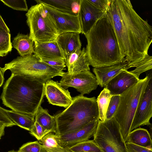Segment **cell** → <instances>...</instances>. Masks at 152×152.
Masks as SVG:
<instances>
[{
  "label": "cell",
  "instance_id": "cell-31",
  "mask_svg": "<svg viewBox=\"0 0 152 152\" xmlns=\"http://www.w3.org/2000/svg\"><path fill=\"white\" fill-rule=\"evenodd\" d=\"M16 152H42V145L38 140L28 142L22 145Z\"/></svg>",
  "mask_w": 152,
  "mask_h": 152
},
{
  "label": "cell",
  "instance_id": "cell-4",
  "mask_svg": "<svg viewBox=\"0 0 152 152\" xmlns=\"http://www.w3.org/2000/svg\"><path fill=\"white\" fill-rule=\"evenodd\" d=\"M72 102L65 110L54 115L55 133H68L83 127L94 120L99 119L96 99L80 94L72 98Z\"/></svg>",
  "mask_w": 152,
  "mask_h": 152
},
{
  "label": "cell",
  "instance_id": "cell-26",
  "mask_svg": "<svg viewBox=\"0 0 152 152\" xmlns=\"http://www.w3.org/2000/svg\"><path fill=\"white\" fill-rule=\"evenodd\" d=\"M112 96L110 91L104 87L96 99L99 110V118L102 121H105L106 112Z\"/></svg>",
  "mask_w": 152,
  "mask_h": 152
},
{
  "label": "cell",
  "instance_id": "cell-34",
  "mask_svg": "<svg viewBox=\"0 0 152 152\" xmlns=\"http://www.w3.org/2000/svg\"><path fill=\"white\" fill-rule=\"evenodd\" d=\"M111 0H89L97 8L106 13L107 11Z\"/></svg>",
  "mask_w": 152,
  "mask_h": 152
},
{
  "label": "cell",
  "instance_id": "cell-41",
  "mask_svg": "<svg viewBox=\"0 0 152 152\" xmlns=\"http://www.w3.org/2000/svg\"><path fill=\"white\" fill-rule=\"evenodd\" d=\"M1 137H2V136L1 135H0V139H1Z\"/></svg>",
  "mask_w": 152,
  "mask_h": 152
},
{
  "label": "cell",
  "instance_id": "cell-38",
  "mask_svg": "<svg viewBox=\"0 0 152 152\" xmlns=\"http://www.w3.org/2000/svg\"><path fill=\"white\" fill-rule=\"evenodd\" d=\"M42 152H71L68 148H63L57 149H51L47 148L42 145Z\"/></svg>",
  "mask_w": 152,
  "mask_h": 152
},
{
  "label": "cell",
  "instance_id": "cell-21",
  "mask_svg": "<svg viewBox=\"0 0 152 152\" xmlns=\"http://www.w3.org/2000/svg\"><path fill=\"white\" fill-rule=\"evenodd\" d=\"M13 46L20 56L31 55L34 52V42L28 34L18 33L14 38Z\"/></svg>",
  "mask_w": 152,
  "mask_h": 152
},
{
  "label": "cell",
  "instance_id": "cell-24",
  "mask_svg": "<svg viewBox=\"0 0 152 152\" xmlns=\"http://www.w3.org/2000/svg\"><path fill=\"white\" fill-rule=\"evenodd\" d=\"M9 118L15 124L30 131L35 123V117L25 115L13 110L5 109Z\"/></svg>",
  "mask_w": 152,
  "mask_h": 152
},
{
  "label": "cell",
  "instance_id": "cell-9",
  "mask_svg": "<svg viewBox=\"0 0 152 152\" xmlns=\"http://www.w3.org/2000/svg\"><path fill=\"white\" fill-rule=\"evenodd\" d=\"M61 77L59 83L63 88H74L83 95L89 94L99 85L96 77L90 70L73 73L64 72Z\"/></svg>",
  "mask_w": 152,
  "mask_h": 152
},
{
  "label": "cell",
  "instance_id": "cell-8",
  "mask_svg": "<svg viewBox=\"0 0 152 152\" xmlns=\"http://www.w3.org/2000/svg\"><path fill=\"white\" fill-rule=\"evenodd\" d=\"M93 140L104 152H128L120 126L114 117L99 120Z\"/></svg>",
  "mask_w": 152,
  "mask_h": 152
},
{
  "label": "cell",
  "instance_id": "cell-6",
  "mask_svg": "<svg viewBox=\"0 0 152 152\" xmlns=\"http://www.w3.org/2000/svg\"><path fill=\"white\" fill-rule=\"evenodd\" d=\"M1 70L3 74L9 70L12 74H25L32 80L44 84L55 76H61L64 72L42 61L34 54L18 57L5 64Z\"/></svg>",
  "mask_w": 152,
  "mask_h": 152
},
{
  "label": "cell",
  "instance_id": "cell-22",
  "mask_svg": "<svg viewBox=\"0 0 152 152\" xmlns=\"http://www.w3.org/2000/svg\"><path fill=\"white\" fill-rule=\"evenodd\" d=\"M126 142L131 143L141 147L152 148V142L151 135L147 129L137 128L129 134Z\"/></svg>",
  "mask_w": 152,
  "mask_h": 152
},
{
  "label": "cell",
  "instance_id": "cell-3",
  "mask_svg": "<svg viewBox=\"0 0 152 152\" xmlns=\"http://www.w3.org/2000/svg\"><path fill=\"white\" fill-rule=\"evenodd\" d=\"M45 84L25 74H11L3 86L0 98L12 110L35 117L45 96Z\"/></svg>",
  "mask_w": 152,
  "mask_h": 152
},
{
  "label": "cell",
  "instance_id": "cell-37",
  "mask_svg": "<svg viewBox=\"0 0 152 152\" xmlns=\"http://www.w3.org/2000/svg\"><path fill=\"white\" fill-rule=\"evenodd\" d=\"M5 110V109L0 106V122L6 125L10 119Z\"/></svg>",
  "mask_w": 152,
  "mask_h": 152
},
{
  "label": "cell",
  "instance_id": "cell-17",
  "mask_svg": "<svg viewBox=\"0 0 152 152\" xmlns=\"http://www.w3.org/2000/svg\"><path fill=\"white\" fill-rule=\"evenodd\" d=\"M68 72L74 73L81 71L90 70L86 48L77 49L72 53L66 56L65 60Z\"/></svg>",
  "mask_w": 152,
  "mask_h": 152
},
{
  "label": "cell",
  "instance_id": "cell-39",
  "mask_svg": "<svg viewBox=\"0 0 152 152\" xmlns=\"http://www.w3.org/2000/svg\"><path fill=\"white\" fill-rule=\"evenodd\" d=\"M4 75L1 70V67H0V87L2 86L4 82Z\"/></svg>",
  "mask_w": 152,
  "mask_h": 152
},
{
  "label": "cell",
  "instance_id": "cell-15",
  "mask_svg": "<svg viewBox=\"0 0 152 152\" xmlns=\"http://www.w3.org/2000/svg\"><path fill=\"white\" fill-rule=\"evenodd\" d=\"M140 79L130 71L124 70L112 79L104 86L113 95H121L133 85L136 83Z\"/></svg>",
  "mask_w": 152,
  "mask_h": 152
},
{
  "label": "cell",
  "instance_id": "cell-35",
  "mask_svg": "<svg viewBox=\"0 0 152 152\" xmlns=\"http://www.w3.org/2000/svg\"><path fill=\"white\" fill-rule=\"evenodd\" d=\"M57 70L63 72L66 66L65 61L58 60H52L42 61Z\"/></svg>",
  "mask_w": 152,
  "mask_h": 152
},
{
  "label": "cell",
  "instance_id": "cell-10",
  "mask_svg": "<svg viewBox=\"0 0 152 152\" xmlns=\"http://www.w3.org/2000/svg\"><path fill=\"white\" fill-rule=\"evenodd\" d=\"M149 80L144 93L135 113L130 128V132L138 127L150 125L152 116V75L149 73Z\"/></svg>",
  "mask_w": 152,
  "mask_h": 152
},
{
  "label": "cell",
  "instance_id": "cell-16",
  "mask_svg": "<svg viewBox=\"0 0 152 152\" xmlns=\"http://www.w3.org/2000/svg\"><path fill=\"white\" fill-rule=\"evenodd\" d=\"M34 54L41 61L58 60L65 61L66 56L56 40L34 43Z\"/></svg>",
  "mask_w": 152,
  "mask_h": 152
},
{
  "label": "cell",
  "instance_id": "cell-20",
  "mask_svg": "<svg viewBox=\"0 0 152 152\" xmlns=\"http://www.w3.org/2000/svg\"><path fill=\"white\" fill-rule=\"evenodd\" d=\"M42 3L65 13L77 15L79 7V0H35Z\"/></svg>",
  "mask_w": 152,
  "mask_h": 152
},
{
  "label": "cell",
  "instance_id": "cell-7",
  "mask_svg": "<svg viewBox=\"0 0 152 152\" xmlns=\"http://www.w3.org/2000/svg\"><path fill=\"white\" fill-rule=\"evenodd\" d=\"M26 15L29 35L34 43L56 40L58 34L56 27L42 4L32 6Z\"/></svg>",
  "mask_w": 152,
  "mask_h": 152
},
{
  "label": "cell",
  "instance_id": "cell-1",
  "mask_svg": "<svg viewBox=\"0 0 152 152\" xmlns=\"http://www.w3.org/2000/svg\"><path fill=\"white\" fill-rule=\"evenodd\" d=\"M106 13L129 69L148 54L152 42V27L136 12L129 0H111Z\"/></svg>",
  "mask_w": 152,
  "mask_h": 152
},
{
  "label": "cell",
  "instance_id": "cell-12",
  "mask_svg": "<svg viewBox=\"0 0 152 152\" xmlns=\"http://www.w3.org/2000/svg\"><path fill=\"white\" fill-rule=\"evenodd\" d=\"M105 13L97 8L89 0H79L77 15L81 33L86 34Z\"/></svg>",
  "mask_w": 152,
  "mask_h": 152
},
{
  "label": "cell",
  "instance_id": "cell-36",
  "mask_svg": "<svg viewBox=\"0 0 152 152\" xmlns=\"http://www.w3.org/2000/svg\"><path fill=\"white\" fill-rule=\"evenodd\" d=\"M128 152H152V148L139 146L132 143L126 142Z\"/></svg>",
  "mask_w": 152,
  "mask_h": 152
},
{
  "label": "cell",
  "instance_id": "cell-25",
  "mask_svg": "<svg viewBox=\"0 0 152 152\" xmlns=\"http://www.w3.org/2000/svg\"><path fill=\"white\" fill-rule=\"evenodd\" d=\"M35 121L50 132L55 133V121L54 116L50 115L47 109L40 106L35 116Z\"/></svg>",
  "mask_w": 152,
  "mask_h": 152
},
{
  "label": "cell",
  "instance_id": "cell-27",
  "mask_svg": "<svg viewBox=\"0 0 152 152\" xmlns=\"http://www.w3.org/2000/svg\"><path fill=\"white\" fill-rule=\"evenodd\" d=\"M68 148L71 152H104L93 140L81 142Z\"/></svg>",
  "mask_w": 152,
  "mask_h": 152
},
{
  "label": "cell",
  "instance_id": "cell-11",
  "mask_svg": "<svg viewBox=\"0 0 152 152\" xmlns=\"http://www.w3.org/2000/svg\"><path fill=\"white\" fill-rule=\"evenodd\" d=\"M43 4L55 26L58 35L68 32L81 33L77 15H74L65 13Z\"/></svg>",
  "mask_w": 152,
  "mask_h": 152
},
{
  "label": "cell",
  "instance_id": "cell-42",
  "mask_svg": "<svg viewBox=\"0 0 152 152\" xmlns=\"http://www.w3.org/2000/svg\"></svg>",
  "mask_w": 152,
  "mask_h": 152
},
{
  "label": "cell",
  "instance_id": "cell-29",
  "mask_svg": "<svg viewBox=\"0 0 152 152\" xmlns=\"http://www.w3.org/2000/svg\"><path fill=\"white\" fill-rule=\"evenodd\" d=\"M136 68L130 72L136 74L139 77L142 73L152 68V57L147 55L145 58L140 62L132 65V67Z\"/></svg>",
  "mask_w": 152,
  "mask_h": 152
},
{
  "label": "cell",
  "instance_id": "cell-18",
  "mask_svg": "<svg viewBox=\"0 0 152 152\" xmlns=\"http://www.w3.org/2000/svg\"><path fill=\"white\" fill-rule=\"evenodd\" d=\"M126 61L111 66L95 67L93 71L96 75L98 85L103 87L121 72L129 69Z\"/></svg>",
  "mask_w": 152,
  "mask_h": 152
},
{
  "label": "cell",
  "instance_id": "cell-5",
  "mask_svg": "<svg viewBox=\"0 0 152 152\" xmlns=\"http://www.w3.org/2000/svg\"><path fill=\"white\" fill-rule=\"evenodd\" d=\"M149 80V74L140 79L120 95V101L113 117L119 124L124 141H126L132 121L139 102Z\"/></svg>",
  "mask_w": 152,
  "mask_h": 152
},
{
  "label": "cell",
  "instance_id": "cell-30",
  "mask_svg": "<svg viewBox=\"0 0 152 152\" xmlns=\"http://www.w3.org/2000/svg\"><path fill=\"white\" fill-rule=\"evenodd\" d=\"M120 99L119 95H114L111 96L106 112L105 120H109L113 117L119 105Z\"/></svg>",
  "mask_w": 152,
  "mask_h": 152
},
{
  "label": "cell",
  "instance_id": "cell-2",
  "mask_svg": "<svg viewBox=\"0 0 152 152\" xmlns=\"http://www.w3.org/2000/svg\"><path fill=\"white\" fill-rule=\"evenodd\" d=\"M90 65L94 68L111 66L126 61L120 51L112 23L106 13L84 35Z\"/></svg>",
  "mask_w": 152,
  "mask_h": 152
},
{
  "label": "cell",
  "instance_id": "cell-23",
  "mask_svg": "<svg viewBox=\"0 0 152 152\" xmlns=\"http://www.w3.org/2000/svg\"><path fill=\"white\" fill-rule=\"evenodd\" d=\"M12 48L10 30L0 15V56H6Z\"/></svg>",
  "mask_w": 152,
  "mask_h": 152
},
{
  "label": "cell",
  "instance_id": "cell-13",
  "mask_svg": "<svg viewBox=\"0 0 152 152\" xmlns=\"http://www.w3.org/2000/svg\"><path fill=\"white\" fill-rule=\"evenodd\" d=\"M44 93L49 103L66 108L72 99L68 89L62 87L59 83L50 80L45 84Z\"/></svg>",
  "mask_w": 152,
  "mask_h": 152
},
{
  "label": "cell",
  "instance_id": "cell-28",
  "mask_svg": "<svg viewBox=\"0 0 152 152\" xmlns=\"http://www.w3.org/2000/svg\"><path fill=\"white\" fill-rule=\"evenodd\" d=\"M39 142L45 147L51 149H57L63 147L61 145L59 135L52 132L47 134Z\"/></svg>",
  "mask_w": 152,
  "mask_h": 152
},
{
  "label": "cell",
  "instance_id": "cell-32",
  "mask_svg": "<svg viewBox=\"0 0 152 152\" xmlns=\"http://www.w3.org/2000/svg\"><path fill=\"white\" fill-rule=\"evenodd\" d=\"M1 1L6 5L15 10L24 11L28 10L26 1L25 0H1Z\"/></svg>",
  "mask_w": 152,
  "mask_h": 152
},
{
  "label": "cell",
  "instance_id": "cell-19",
  "mask_svg": "<svg viewBox=\"0 0 152 152\" xmlns=\"http://www.w3.org/2000/svg\"><path fill=\"white\" fill-rule=\"evenodd\" d=\"M80 34L68 32L58 35L56 41L66 56L77 49H81Z\"/></svg>",
  "mask_w": 152,
  "mask_h": 152
},
{
  "label": "cell",
  "instance_id": "cell-33",
  "mask_svg": "<svg viewBox=\"0 0 152 152\" xmlns=\"http://www.w3.org/2000/svg\"><path fill=\"white\" fill-rule=\"evenodd\" d=\"M29 132L30 133L35 137L38 141L47 134L50 132L35 121L34 125Z\"/></svg>",
  "mask_w": 152,
  "mask_h": 152
},
{
  "label": "cell",
  "instance_id": "cell-40",
  "mask_svg": "<svg viewBox=\"0 0 152 152\" xmlns=\"http://www.w3.org/2000/svg\"><path fill=\"white\" fill-rule=\"evenodd\" d=\"M8 152H16V151H14V150H11L10 151H9Z\"/></svg>",
  "mask_w": 152,
  "mask_h": 152
},
{
  "label": "cell",
  "instance_id": "cell-14",
  "mask_svg": "<svg viewBox=\"0 0 152 152\" xmlns=\"http://www.w3.org/2000/svg\"><path fill=\"white\" fill-rule=\"evenodd\" d=\"M99 120H94L77 130L59 135L62 147L69 148L77 143L89 140L96 132Z\"/></svg>",
  "mask_w": 152,
  "mask_h": 152
}]
</instances>
